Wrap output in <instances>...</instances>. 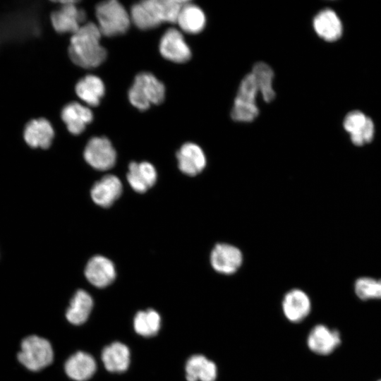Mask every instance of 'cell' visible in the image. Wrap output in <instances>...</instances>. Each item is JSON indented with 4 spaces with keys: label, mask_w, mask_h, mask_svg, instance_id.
<instances>
[{
    "label": "cell",
    "mask_w": 381,
    "mask_h": 381,
    "mask_svg": "<svg viewBox=\"0 0 381 381\" xmlns=\"http://www.w3.org/2000/svg\"><path fill=\"white\" fill-rule=\"evenodd\" d=\"M102 35L95 23L83 24L71 38L68 54L71 61L84 68L99 66L107 56V52L100 44Z\"/></svg>",
    "instance_id": "obj_1"
},
{
    "label": "cell",
    "mask_w": 381,
    "mask_h": 381,
    "mask_svg": "<svg viewBox=\"0 0 381 381\" xmlns=\"http://www.w3.org/2000/svg\"><path fill=\"white\" fill-rule=\"evenodd\" d=\"M165 97V87L154 75L143 72L138 74L128 91V99L137 109L144 111L152 104H159Z\"/></svg>",
    "instance_id": "obj_2"
},
{
    "label": "cell",
    "mask_w": 381,
    "mask_h": 381,
    "mask_svg": "<svg viewBox=\"0 0 381 381\" xmlns=\"http://www.w3.org/2000/svg\"><path fill=\"white\" fill-rule=\"evenodd\" d=\"M98 28L102 35L113 37L125 33L130 27L131 16L116 0L100 2L95 8Z\"/></svg>",
    "instance_id": "obj_3"
},
{
    "label": "cell",
    "mask_w": 381,
    "mask_h": 381,
    "mask_svg": "<svg viewBox=\"0 0 381 381\" xmlns=\"http://www.w3.org/2000/svg\"><path fill=\"white\" fill-rule=\"evenodd\" d=\"M259 94L254 77L249 73L242 79L231 111L233 120L247 123L259 114L257 97Z\"/></svg>",
    "instance_id": "obj_4"
},
{
    "label": "cell",
    "mask_w": 381,
    "mask_h": 381,
    "mask_svg": "<svg viewBox=\"0 0 381 381\" xmlns=\"http://www.w3.org/2000/svg\"><path fill=\"white\" fill-rule=\"evenodd\" d=\"M17 357L26 368L31 371H38L52 362L54 353L47 339L37 335H30L22 341Z\"/></svg>",
    "instance_id": "obj_5"
},
{
    "label": "cell",
    "mask_w": 381,
    "mask_h": 381,
    "mask_svg": "<svg viewBox=\"0 0 381 381\" xmlns=\"http://www.w3.org/2000/svg\"><path fill=\"white\" fill-rule=\"evenodd\" d=\"M61 5L60 8L53 11L50 15V22L58 33H72L73 35L82 26L85 20V12L77 7L78 1H54Z\"/></svg>",
    "instance_id": "obj_6"
},
{
    "label": "cell",
    "mask_w": 381,
    "mask_h": 381,
    "mask_svg": "<svg viewBox=\"0 0 381 381\" xmlns=\"http://www.w3.org/2000/svg\"><path fill=\"white\" fill-rule=\"evenodd\" d=\"M185 0H146L140 1L152 28L162 23H175Z\"/></svg>",
    "instance_id": "obj_7"
},
{
    "label": "cell",
    "mask_w": 381,
    "mask_h": 381,
    "mask_svg": "<svg viewBox=\"0 0 381 381\" xmlns=\"http://www.w3.org/2000/svg\"><path fill=\"white\" fill-rule=\"evenodd\" d=\"M84 158L94 169L104 171L115 164L116 154L109 140L104 137H94L85 146Z\"/></svg>",
    "instance_id": "obj_8"
},
{
    "label": "cell",
    "mask_w": 381,
    "mask_h": 381,
    "mask_svg": "<svg viewBox=\"0 0 381 381\" xmlns=\"http://www.w3.org/2000/svg\"><path fill=\"white\" fill-rule=\"evenodd\" d=\"M212 267L218 273L232 274L241 266L243 254L237 247L225 243L216 244L210 255Z\"/></svg>",
    "instance_id": "obj_9"
},
{
    "label": "cell",
    "mask_w": 381,
    "mask_h": 381,
    "mask_svg": "<svg viewBox=\"0 0 381 381\" xmlns=\"http://www.w3.org/2000/svg\"><path fill=\"white\" fill-rule=\"evenodd\" d=\"M159 50L164 59L177 64L187 62L192 55L181 32L174 28L167 30L162 35Z\"/></svg>",
    "instance_id": "obj_10"
},
{
    "label": "cell",
    "mask_w": 381,
    "mask_h": 381,
    "mask_svg": "<svg viewBox=\"0 0 381 381\" xmlns=\"http://www.w3.org/2000/svg\"><path fill=\"white\" fill-rule=\"evenodd\" d=\"M23 138L32 148H49L54 138V130L50 121L44 117L30 120L24 126Z\"/></svg>",
    "instance_id": "obj_11"
},
{
    "label": "cell",
    "mask_w": 381,
    "mask_h": 381,
    "mask_svg": "<svg viewBox=\"0 0 381 381\" xmlns=\"http://www.w3.org/2000/svg\"><path fill=\"white\" fill-rule=\"evenodd\" d=\"M176 159L180 171L190 176L200 174L207 164L206 156L202 147L190 142L181 145L176 152Z\"/></svg>",
    "instance_id": "obj_12"
},
{
    "label": "cell",
    "mask_w": 381,
    "mask_h": 381,
    "mask_svg": "<svg viewBox=\"0 0 381 381\" xmlns=\"http://www.w3.org/2000/svg\"><path fill=\"white\" fill-rule=\"evenodd\" d=\"M315 33L328 42L339 40L343 33L342 23L337 14L330 8L320 11L313 20Z\"/></svg>",
    "instance_id": "obj_13"
},
{
    "label": "cell",
    "mask_w": 381,
    "mask_h": 381,
    "mask_svg": "<svg viewBox=\"0 0 381 381\" xmlns=\"http://www.w3.org/2000/svg\"><path fill=\"white\" fill-rule=\"evenodd\" d=\"M340 343L339 332L323 325L314 327L308 337L309 349L320 355L331 353Z\"/></svg>",
    "instance_id": "obj_14"
},
{
    "label": "cell",
    "mask_w": 381,
    "mask_h": 381,
    "mask_svg": "<svg viewBox=\"0 0 381 381\" xmlns=\"http://www.w3.org/2000/svg\"><path fill=\"white\" fill-rule=\"evenodd\" d=\"M85 275L92 285L103 288L114 280L116 271L110 260L104 256L96 255L88 261L85 269Z\"/></svg>",
    "instance_id": "obj_15"
},
{
    "label": "cell",
    "mask_w": 381,
    "mask_h": 381,
    "mask_svg": "<svg viewBox=\"0 0 381 381\" xmlns=\"http://www.w3.org/2000/svg\"><path fill=\"white\" fill-rule=\"evenodd\" d=\"M122 184L116 176L108 174L97 181L91 189V198L98 205L108 207L119 198Z\"/></svg>",
    "instance_id": "obj_16"
},
{
    "label": "cell",
    "mask_w": 381,
    "mask_h": 381,
    "mask_svg": "<svg viewBox=\"0 0 381 381\" xmlns=\"http://www.w3.org/2000/svg\"><path fill=\"white\" fill-rule=\"evenodd\" d=\"M310 301L301 289H294L287 292L282 301V309L286 318L294 322L302 321L310 311Z\"/></svg>",
    "instance_id": "obj_17"
},
{
    "label": "cell",
    "mask_w": 381,
    "mask_h": 381,
    "mask_svg": "<svg viewBox=\"0 0 381 381\" xmlns=\"http://www.w3.org/2000/svg\"><path fill=\"white\" fill-rule=\"evenodd\" d=\"M61 117L68 131L72 134L78 135L85 130L86 125L92 121L93 115L88 107L73 102L63 108Z\"/></svg>",
    "instance_id": "obj_18"
},
{
    "label": "cell",
    "mask_w": 381,
    "mask_h": 381,
    "mask_svg": "<svg viewBox=\"0 0 381 381\" xmlns=\"http://www.w3.org/2000/svg\"><path fill=\"white\" fill-rule=\"evenodd\" d=\"M128 181L131 188L138 193H145L157 180V171L154 166L147 162H133L128 166Z\"/></svg>",
    "instance_id": "obj_19"
},
{
    "label": "cell",
    "mask_w": 381,
    "mask_h": 381,
    "mask_svg": "<svg viewBox=\"0 0 381 381\" xmlns=\"http://www.w3.org/2000/svg\"><path fill=\"white\" fill-rule=\"evenodd\" d=\"M176 23L184 32L198 34L205 27L206 16L200 6L187 1L179 12Z\"/></svg>",
    "instance_id": "obj_20"
},
{
    "label": "cell",
    "mask_w": 381,
    "mask_h": 381,
    "mask_svg": "<svg viewBox=\"0 0 381 381\" xmlns=\"http://www.w3.org/2000/svg\"><path fill=\"white\" fill-rule=\"evenodd\" d=\"M217 375L215 363L203 355H193L186 362V377L188 381H214Z\"/></svg>",
    "instance_id": "obj_21"
},
{
    "label": "cell",
    "mask_w": 381,
    "mask_h": 381,
    "mask_svg": "<svg viewBox=\"0 0 381 381\" xmlns=\"http://www.w3.org/2000/svg\"><path fill=\"white\" fill-rule=\"evenodd\" d=\"M96 370L94 358L87 353L78 351L66 362L65 370L69 377L76 381L89 379Z\"/></svg>",
    "instance_id": "obj_22"
},
{
    "label": "cell",
    "mask_w": 381,
    "mask_h": 381,
    "mask_svg": "<svg viewBox=\"0 0 381 381\" xmlns=\"http://www.w3.org/2000/svg\"><path fill=\"white\" fill-rule=\"evenodd\" d=\"M105 92L102 80L94 75H88L80 79L75 85L78 97L91 107H97Z\"/></svg>",
    "instance_id": "obj_23"
},
{
    "label": "cell",
    "mask_w": 381,
    "mask_h": 381,
    "mask_svg": "<svg viewBox=\"0 0 381 381\" xmlns=\"http://www.w3.org/2000/svg\"><path fill=\"white\" fill-rule=\"evenodd\" d=\"M102 360L107 370L121 373L128 367L130 352L123 344L114 342L104 349Z\"/></svg>",
    "instance_id": "obj_24"
},
{
    "label": "cell",
    "mask_w": 381,
    "mask_h": 381,
    "mask_svg": "<svg viewBox=\"0 0 381 381\" xmlns=\"http://www.w3.org/2000/svg\"><path fill=\"white\" fill-rule=\"evenodd\" d=\"M93 301L90 294L79 289L72 298L70 306L66 311L67 320L73 325L85 322L92 310Z\"/></svg>",
    "instance_id": "obj_25"
},
{
    "label": "cell",
    "mask_w": 381,
    "mask_h": 381,
    "mask_svg": "<svg viewBox=\"0 0 381 381\" xmlns=\"http://www.w3.org/2000/svg\"><path fill=\"white\" fill-rule=\"evenodd\" d=\"M257 88L264 101L270 102L274 99L275 92L273 88L274 72L265 62L256 63L252 69Z\"/></svg>",
    "instance_id": "obj_26"
},
{
    "label": "cell",
    "mask_w": 381,
    "mask_h": 381,
    "mask_svg": "<svg viewBox=\"0 0 381 381\" xmlns=\"http://www.w3.org/2000/svg\"><path fill=\"white\" fill-rule=\"evenodd\" d=\"M160 323L161 319L158 313L149 309L136 314L134 318V329L142 336L150 337L157 333Z\"/></svg>",
    "instance_id": "obj_27"
},
{
    "label": "cell",
    "mask_w": 381,
    "mask_h": 381,
    "mask_svg": "<svg viewBox=\"0 0 381 381\" xmlns=\"http://www.w3.org/2000/svg\"><path fill=\"white\" fill-rule=\"evenodd\" d=\"M357 296L362 300L381 298V279L369 277L358 278L354 284Z\"/></svg>",
    "instance_id": "obj_28"
},
{
    "label": "cell",
    "mask_w": 381,
    "mask_h": 381,
    "mask_svg": "<svg viewBox=\"0 0 381 381\" xmlns=\"http://www.w3.org/2000/svg\"><path fill=\"white\" fill-rule=\"evenodd\" d=\"M369 117L359 110L349 111L343 121V127L351 136L359 133L366 125Z\"/></svg>",
    "instance_id": "obj_29"
},
{
    "label": "cell",
    "mask_w": 381,
    "mask_h": 381,
    "mask_svg": "<svg viewBox=\"0 0 381 381\" xmlns=\"http://www.w3.org/2000/svg\"><path fill=\"white\" fill-rule=\"evenodd\" d=\"M375 135V126L370 118H369L363 129L357 135L351 136V143L356 146H363L370 143Z\"/></svg>",
    "instance_id": "obj_30"
},
{
    "label": "cell",
    "mask_w": 381,
    "mask_h": 381,
    "mask_svg": "<svg viewBox=\"0 0 381 381\" xmlns=\"http://www.w3.org/2000/svg\"><path fill=\"white\" fill-rule=\"evenodd\" d=\"M1 27H2V25H1ZM2 28H3V27H2ZM3 30H4V29H3Z\"/></svg>",
    "instance_id": "obj_31"
},
{
    "label": "cell",
    "mask_w": 381,
    "mask_h": 381,
    "mask_svg": "<svg viewBox=\"0 0 381 381\" xmlns=\"http://www.w3.org/2000/svg\"><path fill=\"white\" fill-rule=\"evenodd\" d=\"M1 29V28H0ZM2 32V31H1Z\"/></svg>",
    "instance_id": "obj_32"
},
{
    "label": "cell",
    "mask_w": 381,
    "mask_h": 381,
    "mask_svg": "<svg viewBox=\"0 0 381 381\" xmlns=\"http://www.w3.org/2000/svg\"><path fill=\"white\" fill-rule=\"evenodd\" d=\"M380 381H381V380H380Z\"/></svg>",
    "instance_id": "obj_33"
}]
</instances>
